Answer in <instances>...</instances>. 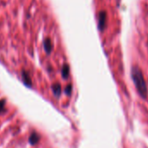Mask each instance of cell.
I'll return each instance as SVG.
<instances>
[{
	"label": "cell",
	"instance_id": "1",
	"mask_svg": "<svg viewBox=\"0 0 148 148\" xmlns=\"http://www.w3.org/2000/svg\"><path fill=\"white\" fill-rule=\"evenodd\" d=\"M131 75H132L133 82L135 85V88H136L139 95L143 99H146L147 97L148 89L147 82H146L144 75L142 74V71L140 70V69L138 66H133L132 68Z\"/></svg>",
	"mask_w": 148,
	"mask_h": 148
},
{
	"label": "cell",
	"instance_id": "2",
	"mask_svg": "<svg viewBox=\"0 0 148 148\" xmlns=\"http://www.w3.org/2000/svg\"><path fill=\"white\" fill-rule=\"evenodd\" d=\"M21 75H22V79L24 81V83L27 85V87H31V79L29 75V72H27L26 70H23L21 72Z\"/></svg>",
	"mask_w": 148,
	"mask_h": 148
},
{
	"label": "cell",
	"instance_id": "3",
	"mask_svg": "<svg viewBox=\"0 0 148 148\" xmlns=\"http://www.w3.org/2000/svg\"><path fill=\"white\" fill-rule=\"evenodd\" d=\"M39 139H40V137L37 133H32L29 138V143L31 145H36L39 141Z\"/></svg>",
	"mask_w": 148,
	"mask_h": 148
},
{
	"label": "cell",
	"instance_id": "4",
	"mask_svg": "<svg viewBox=\"0 0 148 148\" xmlns=\"http://www.w3.org/2000/svg\"><path fill=\"white\" fill-rule=\"evenodd\" d=\"M61 74H62V77L64 79H67L69 77L70 75V68L67 64L63 65L62 67V70H61Z\"/></svg>",
	"mask_w": 148,
	"mask_h": 148
},
{
	"label": "cell",
	"instance_id": "5",
	"mask_svg": "<svg viewBox=\"0 0 148 148\" xmlns=\"http://www.w3.org/2000/svg\"><path fill=\"white\" fill-rule=\"evenodd\" d=\"M52 90H53L54 95L58 97L60 95V94H61V86L59 84H53Z\"/></svg>",
	"mask_w": 148,
	"mask_h": 148
},
{
	"label": "cell",
	"instance_id": "6",
	"mask_svg": "<svg viewBox=\"0 0 148 148\" xmlns=\"http://www.w3.org/2000/svg\"><path fill=\"white\" fill-rule=\"evenodd\" d=\"M5 100H0V114L5 112Z\"/></svg>",
	"mask_w": 148,
	"mask_h": 148
},
{
	"label": "cell",
	"instance_id": "7",
	"mask_svg": "<svg viewBox=\"0 0 148 148\" xmlns=\"http://www.w3.org/2000/svg\"><path fill=\"white\" fill-rule=\"evenodd\" d=\"M72 85H68L67 88H65V93H66V95H70L71 93H72Z\"/></svg>",
	"mask_w": 148,
	"mask_h": 148
}]
</instances>
